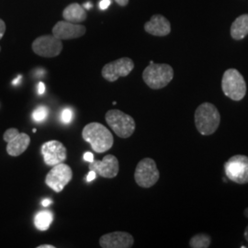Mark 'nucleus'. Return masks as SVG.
<instances>
[{"instance_id": "f257e3e1", "label": "nucleus", "mask_w": 248, "mask_h": 248, "mask_svg": "<svg viewBox=\"0 0 248 248\" xmlns=\"http://www.w3.org/2000/svg\"><path fill=\"white\" fill-rule=\"evenodd\" d=\"M82 138L85 142H89L93 151L98 154L109 150L114 142L113 135L108 129L98 123L87 124L82 131Z\"/></svg>"}, {"instance_id": "f03ea898", "label": "nucleus", "mask_w": 248, "mask_h": 248, "mask_svg": "<svg viewBox=\"0 0 248 248\" xmlns=\"http://www.w3.org/2000/svg\"><path fill=\"white\" fill-rule=\"evenodd\" d=\"M221 123L218 108L212 103L205 102L197 108L195 125L202 135H211L216 132Z\"/></svg>"}, {"instance_id": "7ed1b4c3", "label": "nucleus", "mask_w": 248, "mask_h": 248, "mask_svg": "<svg viewBox=\"0 0 248 248\" xmlns=\"http://www.w3.org/2000/svg\"><path fill=\"white\" fill-rule=\"evenodd\" d=\"M174 78L172 66L167 63H155L150 61L149 65L142 73V79L152 89H161L167 87Z\"/></svg>"}, {"instance_id": "20e7f679", "label": "nucleus", "mask_w": 248, "mask_h": 248, "mask_svg": "<svg viewBox=\"0 0 248 248\" xmlns=\"http://www.w3.org/2000/svg\"><path fill=\"white\" fill-rule=\"evenodd\" d=\"M222 89L226 97L239 101L245 98L247 94V84L238 70L231 68L223 74Z\"/></svg>"}, {"instance_id": "39448f33", "label": "nucleus", "mask_w": 248, "mask_h": 248, "mask_svg": "<svg viewBox=\"0 0 248 248\" xmlns=\"http://www.w3.org/2000/svg\"><path fill=\"white\" fill-rule=\"evenodd\" d=\"M107 124L120 138L126 139L133 135L136 124L132 116L119 109H110L105 115Z\"/></svg>"}, {"instance_id": "423d86ee", "label": "nucleus", "mask_w": 248, "mask_h": 248, "mask_svg": "<svg viewBox=\"0 0 248 248\" xmlns=\"http://www.w3.org/2000/svg\"><path fill=\"white\" fill-rule=\"evenodd\" d=\"M160 173L155 160L146 157L141 160L134 172L136 184L141 187L148 188L154 186L159 179Z\"/></svg>"}, {"instance_id": "0eeeda50", "label": "nucleus", "mask_w": 248, "mask_h": 248, "mask_svg": "<svg viewBox=\"0 0 248 248\" xmlns=\"http://www.w3.org/2000/svg\"><path fill=\"white\" fill-rule=\"evenodd\" d=\"M225 175L237 184L248 183V156L236 155L224 164Z\"/></svg>"}, {"instance_id": "6e6552de", "label": "nucleus", "mask_w": 248, "mask_h": 248, "mask_svg": "<svg viewBox=\"0 0 248 248\" xmlns=\"http://www.w3.org/2000/svg\"><path fill=\"white\" fill-rule=\"evenodd\" d=\"M73 177L72 169L66 164H58L53 167L45 177V184L54 192L60 193Z\"/></svg>"}, {"instance_id": "1a4fd4ad", "label": "nucleus", "mask_w": 248, "mask_h": 248, "mask_svg": "<svg viewBox=\"0 0 248 248\" xmlns=\"http://www.w3.org/2000/svg\"><path fill=\"white\" fill-rule=\"evenodd\" d=\"M7 142V153L10 156H18L28 149L31 143V137L25 133H19L16 128L8 129L3 135Z\"/></svg>"}, {"instance_id": "9d476101", "label": "nucleus", "mask_w": 248, "mask_h": 248, "mask_svg": "<svg viewBox=\"0 0 248 248\" xmlns=\"http://www.w3.org/2000/svg\"><path fill=\"white\" fill-rule=\"evenodd\" d=\"M33 52L42 57L52 58L58 56L62 51V41L53 35H43L38 37L32 43Z\"/></svg>"}, {"instance_id": "9b49d317", "label": "nucleus", "mask_w": 248, "mask_h": 248, "mask_svg": "<svg viewBox=\"0 0 248 248\" xmlns=\"http://www.w3.org/2000/svg\"><path fill=\"white\" fill-rule=\"evenodd\" d=\"M134 68V62L131 58L124 57L108 62L102 68L101 75L108 82H115L120 78H125L131 74Z\"/></svg>"}, {"instance_id": "f8f14e48", "label": "nucleus", "mask_w": 248, "mask_h": 248, "mask_svg": "<svg viewBox=\"0 0 248 248\" xmlns=\"http://www.w3.org/2000/svg\"><path fill=\"white\" fill-rule=\"evenodd\" d=\"M41 153L44 156L45 165L54 167L66 160L67 151L62 142L56 140L45 142L41 146Z\"/></svg>"}, {"instance_id": "ddd939ff", "label": "nucleus", "mask_w": 248, "mask_h": 248, "mask_svg": "<svg viewBox=\"0 0 248 248\" xmlns=\"http://www.w3.org/2000/svg\"><path fill=\"white\" fill-rule=\"evenodd\" d=\"M89 170L95 171L99 177L104 178H113L115 177L119 170L120 165L118 158L112 155H107L103 159L94 160L89 166Z\"/></svg>"}, {"instance_id": "4468645a", "label": "nucleus", "mask_w": 248, "mask_h": 248, "mask_svg": "<svg viewBox=\"0 0 248 248\" xmlns=\"http://www.w3.org/2000/svg\"><path fill=\"white\" fill-rule=\"evenodd\" d=\"M86 31V27L79 23H73L67 20L58 21L53 28V35L61 41L78 39L85 35Z\"/></svg>"}, {"instance_id": "2eb2a0df", "label": "nucleus", "mask_w": 248, "mask_h": 248, "mask_svg": "<svg viewBox=\"0 0 248 248\" xmlns=\"http://www.w3.org/2000/svg\"><path fill=\"white\" fill-rule=\"evenodd\" d=\"M134 244L133 236L126 232H112L104 234L99 239L102 248H131Z\"/></svg>"}, {"instance_id": "dca6fc26", "label": "nucleus", "mask_w": 248, "mask_h": 248, "mask_svg": "<svg viewBox=\"0 0 248 248\" xmlns=\"http://www.w3.org/2000/svg\"><path fill=\"white\" fill-rule=\"evenodd\" d=\"M144 30L151 35L167 36L171 31V25L168 18L162 15H154L149 21L144 24Z\"/></svg>"}, {"instance_id": "f3484780", "label": "nucleus", "mask_w": 248, "mask_h": 248, "mask_svg": "<svg viewBox=\"0 0 248 248\" xmlns=\"http://www.w3.org/2000/svg\"><path fill=\"white\" fill-rule=\"evenodd\" d=\"M62 18L73 23H80L86 20L87 12L79 4L72 3L62 11Z\"/></svg>"}, {"instance_id": "a211bd4d", "label": "nucleus", "mask_w": 248, "mask_h": 248, "mask_svg": "<svg viewBox=\"0 0 248 248\" xmlns=\"http://www.w3.org/2000/svg\"><path fill=\"white\" fill-rule=\"evenodd\" d=\"M247 35H248V14H244L232 22L231 27V36L232 39L239 41Z\"/></svg>"}, {"instance_id": "6ab92c4d", "label": "nucleus", "mask_w": 248, "mask_h": 248, "mask_svg": "<svg viewBox=\"0 0 248 248\" xmlns=\"http://www.w3.org/2000/svg\"><path fill=\"white\" fill-rule=\"evenodd\" d=\"M53 222V213L49 210H44L36 213L34 225L39 231H47Z\"/></svg>"}, {"instance_id": "aec40b11", "label": "nucleus", "mask_w": 248, "mask_h": 248, "mask_svg": "<svg viewBox=\"0 0 248 248\" xmlns=\"http://www.w3.org/2000/svg\"><path fill=\"white\" fill-rule=\"evenodd\" d=\"M211 245V237L205 233L194 235L189 241V247L192 248H207Z\"/></svg>"}, {"instance_id": "412c9836", "label": "nucleus", "mask_w": 248, "mask_h": 248, "mask_svg": "<svg viewBox=\"0 0 248 248\" xmlns=\"http://www.w3.org/2000/svg\"><path fill=\"white\" fill-rule=\"evenodd\" d=\"M49 116V108L45 105L36 107L32 111V119L35 123H43Z\"/></svg>"}, {"instance_id": "4be33fe9", "label": "nucleus", "mask_w": 248, "mask_h": 248, "mask_svg": "<svg viewBox=\"0 0 248 248\" xmlns=\"http://www.w3.org/2000/svg\"><path fill=\"white\" fill-rule=\"evenodd\" d=\"M73 119V111L70 108H64L61 113V121L62 124H69Z\"/></svg>"}, {"instance_id": "5701e85b", "label": "nucleus", "mask_w": 248, "mask_h": 248, "mask_svg": "<svg viewBox=\"0 0 248 248\" xmlns=\"http://www.w3.org/2000/svg\"><path fill=\"white\" fill-rule=\"evenodd\" d=\"M111 4V0H101L98 4V7L101 10H105L108 9Z\"/></svg>"}, {"instance_id": "b1692460", "label": "nucleus", "mask_w": 248, "mask_h": 248, "mask_svg": "<svg viewBox=\"0 0 248 248\" xmlns=\"http://www.w3.org/2000/svg\"><path fill=\"white\" fill-rule=\"evenodd\" d=\"M6 31V24L4 22V20H2L0 18V40L3 38V36L5 34ZM0 51H1V47H0Z\"/></svg>"}, {"instance_id": "393cba45", "label": "nucleus", "mask_w": 248, "mask_h": 248, "mask_svg": "<svg viewBox=\"0 0 248 248\" xmlns=\"http://www.w3.org/2000/svg\"><path fill=\"white\" fill-rule=\"evenodd\" d=\"M84 159H85V161H87V162H89V163H91V162H93L95 160L94 159L93 154L90 153V152H87V153L84 154Z\"/></svg>"}, {"instance_id": "a878e982", "label": "nucleus", "mask_w": 248, "mask_h": 248, "mask_svg": "<svg viewBox=\"0 0 248 248\" xmlns=\"http://www.w3.org/2000/svg\"><path fill=\"white\" fill-rule=\"evenodd\" d=\"M96 176H97V174H96L95 171L89 170V173L88 174V176H87V181H88V182L93 181V180L96 178Z\"/></svg>"}, {"instance_id": "bb28decb", "label": "nucleus", "mask_w": 248, "mask_h": 248, "mask_svg": "<svg viewBox=\"0 0 248 248\" xmlns=\"http://www.w3.org/2000/svg\"><path fill=\"white\" fill-rule=\"evenodd\" d=\"M45 92V83H43V82H40L39 84H38V93L40 94V95H43L44 93Z\"/></svg>"}, {"instance_id": "cd10ccee", "label": "nucleus", "mask_w": 248, "mask_h": 248, "mask_svg": "<svg viewBox=\"0 0 248 248\" xmlns=\"http://www.w3.org/2000/svg\"><path fill=\"white\" fill-rule=\"evenodd\" d=\"M116 3L122 7H125L128 5L129 3V0H115Z\"/></svg>"}, {"instance_id": "c85d7f7f", "label": "nucleus", "mask_w": 248, "mask_h": 248, "mask_svg": "<svg viewBox=\"0 0 248 248\" xmlns=\"http://www.w3.org/2000/svg\"><path fill=\"white\" fill-rule=\"evenodd\" d=\"M52 203V201L51 200H48V199H46L45 201H43V202H42V205L44 206V207H48L50 204Z\"/></svg>"}, {"instance_id": "c756f323", "label": "nucleus", "mask_w": 248, "mask_h": 248, "mask_svg": "<svg viewBox=\"0 0 248 248\" xmlns=\"http://www.w3.org/2000/svg\"><path fill=\"white\" fill-rule=\"evenodd\" d=\"M37 248H55V247L52 245H41V246L37 247Z\"/></svg>"}, {"instance_id": "7c9ffc66", "label": "nucleus", "mask_w": 248, "mask_h": 248, "mask_svg": "<svg viewBox=\"0 0 248 248\" xmlns=\"http://www.w3.org/2000/svg\"><path fill=\"white\" fill-rule=\"evenodd\" d=\"M244 234H245V237H246V239L248 242V225L247 226V228H246V230H245V232H244Z\"/></svg>"}, {"instance_id": "2f4dec72", "label": "nucleus", "mask_w": 248, "mask_h": 248, "mask_svg": "<svg viewBox=\"0 0 248 248\" xmlns=\"http://www.w3.org/2000/svg\"><path fill=\"white\" fill-rule=\"evenodd\" d=\"M20 78H21V77L19 76V77H18L16 79L14 80V81L12 82V84H13V85H16V84H18V82H19V80H20Z\"/></svg>"}, {"instance_id": "473e14b6", "label": "nucleus", "mask_w": 248, "mask_h": 248, "mask_svg": "<svg viewBox=\"0 0 248 248\" xmlns=\"http://www.w3.org/2000/svg\"><path fill=\"white\" fill-rule=\"evenodd\" d=\"M84 8H86V9H89L90 8H92V5L90 4V3H88V4H85L84 5Z\"/></svg>"}, {"instance_id": "72a5a7b5", "label": "nucleus", "mask_w": 248, "mask_h": 248, "mask_svg": "<svg viewBox=\"0 0 248 248\" xmlns=\"http://www.w3.org/2000/svg\"><path fill=\"white\" fill-rule=\"evenodd\" d=\"M244 214H245V216L248 218V208H247L246 210H245V212H244Z\"/></svg>"}, {"instance_id": "f704fd0d", "label": "nucleus", "mask_w": 248, "mask_h": 248, "mask_svg": "<svg viewBox=\"0 0 248 248\" xmlns=\"http://www.w3.org/2000/svg\"><path fill=\"white\" fill-rule=\"evenodd\" d=\"M32 132H33V133H36V132H37V130H36V129H33V130H32Z\"/></svg>"}]
</instances>
